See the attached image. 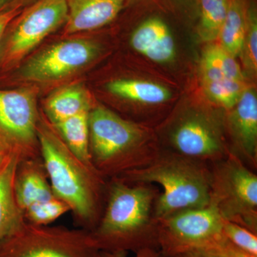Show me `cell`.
Instances as JSON below:
<instances>
[{"mask_svg":"<svg viewBox=\"0 0 257 257\" xmlns=\"http://www.w3.org/2000/svg\"><path fill=\"white\" fill-rule=\"evenodd\" d=\"M37 138L54 194L68 205L82 229L92 231L101 215L105 179L74 156L43 114L37 124Z\"/></svg>","mask_w":257,"mask_h":257,"instance_id":"7a4b0ae2","label":"cell"},{"mask_svg":"<svg viewBox=\"0 0 257 257\" xmlns=\"http://www.w3.org/2000/svg\"><path fill=\"white\" fill-rule=\"evenodd\" d=\"M159 250L165 257L197 251L224 239L223 222L215 206L179 211L157 219Z\"/></svg>","mask_w":257,"mask_h":257,"instance_id":"ba28073f","label":"cell"},{"mask_svg":"<svg viewBox=\"0 0 257 257\" xmlns=\"http://www.w3.org/2000/svg\"><path fill=\"white\" fill-rule=\"evenodd\" d=\"M111 94L139 104L155 105L171 99L170 90L157 83L139 79H121L106 84Z\"/></svg>","mask_w":257,"mask_h":257,"instance_id":"d6986e66","label":"cell"},{"mask_svg":"<svg viewBox=\"0 0 257 257\" xmlns=\"http://www.w3.org/2000/svg\"><path fill=\"white\" fill-rule=\"evenodd\" d=\"M91 98L82 84H71L58 89L49 96L44 104L45 117L52 124L90 111Z\"/></svg>","mask_w":257,"mask_h":257,"instance_id":"e0dca14e","label":"cell"},{"mask_svg":"<svg viewBox=\"0 0 257 257\" xmlns=\"http://www.w3.org/2000/svg\"><path fill=\"white\" fill-rule=\"evenodd\" d=\"M99 47L91 40L68 39L54 44L18 67V80L32 83L57 82L77 73L91 63Z\"/></svg>","mask_w":257,"mask_h":257,"instance_id":"9c48e42d","label":"cell"},{"mask_svg":"<svg viewBox=\"0 0 257 257\" xmlns=\"http://www.w3.org/2000/svg\"><path fill=\"white\" fill-rule=\"evenodd\" d=\"M223 234L230 243L245 252L257 256V234L241 225L224 220Z\"/></svg>","mask_w":257,"mask_h":257,"instance_id":"d4e9b609","label":"cell"},{"mask_svg":"<svg viewBox=\"0 0 257 257\" xmlns=\"http://www.w3.org/2000/svg\"><path fill=\"white\" fill-rule=\"evenodd\" d=\"M17 152L20 154V152H19L18 150L0 134V170H1L2 167L5 165V164L8 162V160H9L10 157L13 156L15 153H17ZM20 155H21V154H20Z\"/></svg>","mask_w":257,"mask_h":257,"instance_id":"f546056e","label":"cell"},{"mask_svg":"<svg viewBox=\"0 0 257 257\" xmlns=\"http://www.w3.org/2000/svg\"><path fill=\"white\" fill-rule=\"evenodd\" d=\"M91 231L25 220L0 244V257H99Z\"/></svg>","mask_w":257,"mask_h":257,"instance_id":"52a82bcc","label":"cell"},{"mask_svg":"<svg viewBox=\"0 0 257 257\" xmlns=\"http://www.w3.org/2000/svg\"><path fill=\"white\" fill-rule=\"evenodd\" d=\"M23 159L17 152L0 170V244L25 221L24 211L19 207L14 193L15 174Z\"/></svg>","mask_w":257,"mask_h":257,"instance_id":"2e32d148","label":"cell"},{"mask_svg":"<svg viewBox=\"0 0 257 257\" xmlns=\"http://www.w3.org/2000/svg\"><path fill=\"white\" fill-rule=\"evenodd\" d=\"M36 1L37 0H0V11L14 8L24 9Z\"/></svg>","mask_w":257,"mask_h":257,"instance_id":"4dcf8cb0","label":"cell"},{"mask_svg":"<svg viewBox=\"0 0 257 257\" xmlns=\"http://www.w3.org/2000/svg\"><path fill=\"white\" fill-rule=\"evenodd\" d=\"M23 10L20 8H14V9L0 11V48H1L7 28L9 26L10 23L20 14V12Z\"/></svg>","mask_w":257,"mask_h":257,"instance_id":"f1b7e54d","label":"cell"},{"mask_svg":"<svg viewBox=\"0 0 257 257\" xmlns=\"http://www.w3.org/2000/svg\"><path fill=\"white\" fill-rule=\"evenodd\" d=\"M230 111L227 125L234 145V151L231 152L245 165L256 168L257 97L254 89H244Z\"/></svg>","mask_w":257,"mask_h":257,"instance_id":"7c38bea8","label":"cell"},{"mask_svg":"<svg viewBox=\"0 0 257 257\" xmlns=\"http://www.w3.org/2000/svg\"><path fill=\"white\" fill-rule=\"evenodd\" d=\"M70 211L66 203L57 197L37 203L24 211L25 220L30 224L47 226Z\"/></svg>","mask_w":257,"mask_h":257,"instance_id":"cb8c5ba5","label":"cell"},{"mask_svg":"<svg viewBox=\"0 0 257 257\" xmlns=\"http://www.w3.org/2000/svg\"><path fill=\"white\" fill-rule=\"evenodd\" d=\"M204 92L209 99L224 109H232L244 90L243 81L230 79L203 81Z\"/></svg>","mask_w":257,"mask_h":257,"instance_id":"603a6c76","label":"cell"},{"mask_svg":"<svg viewBox=\"0 0 257 257\" xmlns=\"http://www.w3.org/2000/svg\"><path fill=\"white\" fill-rule=\"evenodd\" d=\"M243 62L247 69L256 72L257 69V16L252 5L246 9V30L242 54Z\"/></svg>","mask_w":257,"mask_h":257,"instance_id":"484cf974","label":"cell"},{"mask_svg":"<svg viewBox=\"0 0 257 257\" xmlns=\"http://www.w3.org/2000/svg\"><path fill=\"white\" fill-rule=\"evenodd\" d=\"M134 50L156 63H167L176 55L175 39L167 24L160 18L149 19L132 35Z\"/></svg>","mask_w":257,"mask_h":257,"instance_id":"9a60e30c","label":"cell"},{"mask_svg":"<svg viewBox=\"0 0 257 257\" xmlns=\"http://www.w3.org/2000/svg\"><path fill=\"white\" fill-rule=\"evenodd\" d=\"M36 92L30 88L0 87V134L23 156L40 158Z\"/></svg>","mask_w":257,"mask_h":257,"instance_id":"30bf717a","label":"cell"},{"mask_svg":"<svg viewBox=\"0 0 257 257\" xmlns=\"http://www.w3.org/2000/svg\"><path fill=\"white\" fill-rule=\"evenodd\" d=\"M15 199L23 211L29 207L56 197L41 158L23 159L14 181Z\"/></svg>","mask_w":257,"mask_h":257,"instance_id":"5bb4252c","label":"cell"},{"mask_svg":"<svg viewBox=\"0 0 257 257\" xmlns=\"http://www.w3.org/2000/svg\"><path fill=\"white\" fill-rule=\"evenodd\" d=\"M174 257H202L200 256V255L198 254V253L196 252H187L182 253V254L177 255V256H175Z\"/></svg>","mask_w":257,"mask_h":257,"instance_id":"1f68e13d","label":"cell"},{"mask_svg":"<svg viewBox=\"0 0 257 257\" xmlns=\"http://www.w3.org/2000/svg\"><path fill=\"white\" fill-rule=\"evenodd\" d=\"M126 0H67L68 17L64 32L73 35L91 31L112 22Z\"/></svg>","mask_w":257,"mask_h":257,"instance_id":"4fadbf2b","label":"cell"},{"mask_svg":"<svg viewBox=\"0 0 257 257\" xmlns=\"http://www.w3.org/2000/svg\"><path fill=\"white\" fill-rule=\"evenodd\" d=\"M212 164L210 202L224 220L257 234V176L231 152Z\"/></svg>","mask_w":257,"mask_h":257,"instance_id":"8992f818","label":"cell"},{"mask_svg":"<svg viewBox=\"0 0 257 257\" xmlns=\"http://www.w3.org/2000/svg\"><path fill=\"white\" fill-rule=\"evenodd\" d=\"M118 177L128 183H156L162 187L163 192L155 205L156 220L210 202L211 172L207 162L175 152H160L150 165Z\"/></svg>","mask_w":257,"mask_h":257,"instance_id":"277c9868","label":"cell"},{"mask_svg":"<svg viewBox=\"0 0 257 257\" xmlns=\"http://www.w3.org/2000/svg\"><path fill=\"white\" fill-rule=\"evenodd\" d=\"M67 0H37L10 23L0 48V79L9 75L46 37L67 23Z\"/></svg>","mask_w":257,"mask_h":257,"instance_id":"5b68a950","label":"cell"},{"mask_svg":"<svg viewBox=\"0 0 257 257\" xmlns=\"http://www.w3.org/2000/svg\"><path fill=\"white\" fill-rule=\"evenodd\" d=\"M89 130L92 165L104 179L143 168L160 153L150 143L147 128L102 105L89 111Z\"/></svg>","mask_w":257,"mask_h":257,"instance_id":"3957f363","label":"cell"},{"mask_svg":"<svg viewBox=\"0 0 257 257\" xmlns=\"http://www.w3.org/2000/svg\"><path fill=\"white\" fill-rule=\"evenodd\" d=\"M191 252H196L202 257H257L236 247L225 237L210 246Z\"/></svg>","mask_w":257,"mask_h":257,"instance_id":"4316f807","label":"cell"},{"mask_svg":"<svg viewBox=\"0 0 257 257\" xmlns=\"http://www.w3.org/2000/svg\"><path fill=\"white\" fill-rule=\"evenodd\" d=\"M99 257H128L127 253L123 251H101ZM133 257H165L160 250L155 248H146L135 253Z\"/></svg>","mask_w":257,"mask_h":257,"instance_id":"83f0119b","label":"cell"},{"mask_svg":"<svg viewBox=\"0 0 257 257\" xmlns=\"http://www.w3.org/2000/svg\"><path fill=\"white\" fill-rule=\"evenodd\" d=\"M105 209L91 231L100 251L138 252L159 249L155 205L160 192L152 184L110 179Z\"/></svg>","mask_w":257,"mask_h":257,"instance_id":"6da1fadb","label":"cell"},{"mask_svg":"<svg viewBox=\"0 0 257 257\" xmlns=\"http://www.w3.org/2000/svg\"><path fill=\"white\" fill-rule=\"evenodd\" d=\"M175 153L204 162L222 160L228 151L221 122L210 115L191 112L178 118L167 135Z\"/></svg>","mask_w":257,"mask_h":257,"instance_id":"8fae6325","label":"cell"},{"mask_svg":"<svg viewBox=\"0 0 257 257\" xmlns=\"http://www.w3.org/2000/svg\"><path fill=\"white\" fill-rule=\"evenodd\" d=\"M89 112L81 113L52 125L74 156L89 169L97 172L92 165L89 152Z\"/></svg>","mask_w":257,"mask_h":257,"instance_id":"ac0fdd59","label":"cell"},{"mask_svg":"<svg viewBox=\"0 0 257 257\" xmlns=\"http://www.w3.org/2000/svg\"><path fill=\"white\" fill-rule=\"evenodd\" d=\"M203 81L230 79L243 81V75L236 58L221 45H211L204 51L202 63Z\"/></svg>","mask_w":257,"mask_h":257,"instance_id":"44dd1931","label":"cell"},{"mask_svg":"<svg viewBox=\"0 0 257 257\" xmlns=\"http://www.w3.org/2000/svg\"><path fill=\"white\" fill-rule=\"evenodd\" d=\"M246 30V9L244 0H231L219 38L221 46L235 58L242 54Z\"/></svg>","mask_w":257,"mask_h":257,"instance_id":"ffe728a7","label":"cell"},{"mask_svg":"<svg viewBox=\"0 0 257 257\" xmlns=\"http://www.w3.org/2000/svg\"><path fill=\"white\" fill-rule=\"evenodd\" d=\"M230 2L231 0H200L199 33L203 41L211 42L219 38Z\"/></svg>","mask_w":257,"mask_h":257,"instance_id":"7402d4cb","label":"cell"}]
</instances>
